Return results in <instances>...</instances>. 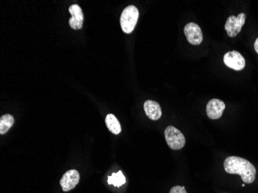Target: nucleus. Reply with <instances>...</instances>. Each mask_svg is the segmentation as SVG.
<instances>
[{"mask_svg": "<svg viewBox=\"0 0 258 193\" xmlns=\"http://www.w3.org/2000/svg\"><path fill=\"white\" fill-rule=\"evenodd\" d=\"M14 118L11 114H5L0 118V134H4L12 128Z\"/></svg>", "mask_w": 258, "mask_h": 193, "instance_id": "nucleus-12", "label": "nucleus"}, {"mask_svg": "<svg viewBox=\"0 0 258 193\" xmlns=\"http://www.w3.org/2000/svg\"><path fill=\"white\" fill-rule=\"evenodd\" d=\"M126 179L122 171H119L117 173H113L111 176L107 178V183L109 185H113L115 187H121V185L125 184Z\"/></svg>", "mask_w": 258, "mask_h": 193, "instance_id": "nucleus-13", "label": "nucleus"}, {"mask_svg": "<svg viewBox=\"0 0 258 193\" xmlns=\"http://www.w3.org/2000/svg\"><path fill=\"white\" fill-rule=\"evenodd\" d=\"M225 108H226V105L223 101L214 98L208 102L207 105H206V114L210 119H218V118H221Z\"/></svg>", "mask_w": 258, "mask_h": 193, "instance_id": "nucleus-7", "label": "nucleus"}, {"mask_svg": "<svg viewBox=\"0 0 258 193\" xmlns=\"http://www.w3.org/2000/svg\"><path fill=\"white\" fill-rule=\"evenodd\" d=\"M69 12L71 15V18L69 20L70 27L73 30H81L84 23V14L81 7L77 4H74L69 8Z\"/></svg>", "mask_w": 258, "mask_h": 193, "instance_id": "nucleus-9", "label": "nucleus"}, {"mask_svg": "<svg viewBox=\"0 0 258 193\" xmlns=\"http://www.w3.org/2000/svg\"><path fill=\"white\" fill-rule=\"evenodd\" d=\"M254 50L258 54V38L256 39V41H255L254 43Z\"/></svg>", "mask_w": 258, "mask_h": 193, "instance_id": "nucleus-15", "label": "nucleus"}, {"mask_svg": "<svg viewBox=\"0 0 258 193\" xmlns=\"http://www.w3.org/2000/svg\"><path fill=\"white\" fill-rule=\"evenodd\" d=\"M245 186V183H243V184H242V187Z\"/></svg>", "mask_w": 258, "mask_h": 193, "instance_id": "nucleus-16", "label": "nucleus"}, {"mask_svg": "<svg viewBox=\"0 0 258 193\" xmlns=\"http://www.w3.org/2000/svg\"><path fill=\"white\" fill-rule=\"evenodd\" d=\"M225 171L241 177L245 184H251L256 178V170L250 161L237 156L227 157L223 163Z\"/></svg>", "mask_w": 258, "mask_h": 193, "instance_id": "nucleus-1", "label": "nucleus"}, {"mask_svg": "<svg viewBox=\"0 0 258 193\" xmlns=\"http://www.w3.org/2000/svg\"><path fill=\"white\" fill-rule=\"evenodd\" d=\"M165 138L168 145L173 150L182 149L186 144V138L183 133L173 126L166 128Z\"/></svg>", "mask_w": 258, "mask_h": 193, "instance_id": "nucleus-3", "label": "nucleus"}, {"mask_svg": "<svg viewBox=\"0 0 258 193\" xmlns=\"http://www.w3.org/2000/svg\"><path fill=\"white\" fill-rule=\"evenodd\" d=\"M170 193H187V191H186L185 187L176 185V186L173 187L171 188Z\"/></svg>", "mask_w": 258, "mask_h": 193, "instance_id": "nucleus-14", "label": "nucleus"}, {"mask_svg": "<svg viewBox=\"0 0 258 193\" xmlns=\"http://www.w3.org/2000/svg\"><path fill=\"white\" fill-rule=\"evenodd\" d=\"M245 21L246 15L243 13L239 14L237 17L230 16L225 24V30L227 33V35L230 37H235L238 34H240L242 27L244 25Z\"/></svg>", "mask_w": 258, "mask_h": 193, "instance_id": "nucleus-4", "label": "nucleus"}, {"mask_svg": "<svg viewBox=\"0 0 258 193\" xmlns=\"http://www.w3.org/2000/svg\"><path fill=\"white\" fill-rule=\"evenodd\" d=\"M80 180L78 171L75 169L69 170L63 175L60 181L63 191H68L75 188Z\"/></svg>", "mask_w": 258, "mask_h": 193, "instance_id": "nucleus-8", "label": "nucleus"}, {"mask_svg": "<svg viewBox=\"0 0 258 193\" xmlns=\"http://www.w3.org/2000/svg\"><path fill=\"white\" fill-rule=\"evenodd\" d=\"M144 110L146 115L153 121H157L162 116V109L160 104L156 101L148 100L145 102Z\"/></svg>", "mask_w": 258, "mask_h": 193, "instance_id": "nucleus-10", "label": "nucleus"}, {"mask_svg": "<svg viewBox=\"0 0 258 193\" xmlns=\"http://www.w3.org/2000/svg\"><path fill=\"white\" fill-rule=\"evenodd\" d=\"M140 17L139 10L135 6H128L123 11L120 19V24L123 32L131 34L134 31Z\"/></svg>", "mask_w": 258, "mask_h": 193, "instance_id": "nucleus-2", "label": "nucleus"}, {"mask_svg": "<svg viewBox=\"0 0 258 193\" xmlns=\"http://www.w3.org/2000/svg\"><path fill=\"white\" fill-rule=\"evenodd\" d=\"M184 34L188 42L192 45H200L203 42V33L201 29L195 23H189L184 27Z\"/></svg>", "mask_w": 258, "mask_h": 193, "instance_id": "nucleus-6", "label": "nucleus"}, {"mask_svg": "<svg viewBox=\"0 0 258 193\" xmlns=\"http://www.w3.org/2000/svg\"><path fill=\"white\" fill-rule=\"evenodd\" d=\"M223 62L226 67H230L234 71H242L245 67V59L243 56L237 51H230L223 57Z\"/></svg>", "mask_w": 258, "mask_h": 193, "instance_id": "nucleus-5", "label": "nucleus"}, {"mask_svg": "<svg viewBox=\"0 0 258 193\" xmlns=\"http://www.w3.org/2000/svg\"><path fill=\"white\" fill-rule=\"evenodd\" d=\"M105 123L109 131H111L113 134H118L121 133V124H120L118 120L117 119V118H116L114 114H107L106 116Z\"/></svg>", "mask_w": 258, "mask_h": 193, "instance_id": "nucleus-11", "label": "nucleus"}]
</instances>
